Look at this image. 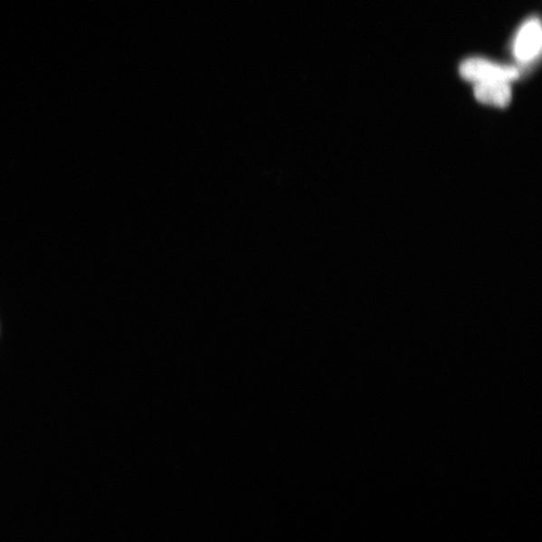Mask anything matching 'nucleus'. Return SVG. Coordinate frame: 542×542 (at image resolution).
Instances as JSON below:
<instances>
[{"mask_svg": "<svg viewBox=\"0 0 542 542\" xmlns=\"http://www.w3.org/2000/svg\"><path fill=\"white\" fill-rule=\"evenodd\" d=\"M474 96L484 105L508 107L512 99L510 82L501 81L480 82L474 86Z\"/></svg>", "mask_w": 542, "mask_h": 542, "instance_id": "7ed1b4c3", "label": "nucleus"}, {"mask_svg": "<svg viewBox=\"0 0 542 542\" xmlns=\"http://www.w3.org/2000/svg\"><path fill=\"white\" fill-rule=\"evenodd\" d=\"M459 72L464 80L474 84L495 81L511 82L520 77V70L517 67L505 66L481 58L465 60L461 64Z\"/></svg>", "mask_w": 542, "mask_h": 542, "instance_id": "f257e3e1", "label": "nucleus"}, {"mask_svg": "<svg viewBox=\"0 0 542 542\" xmlns=\"http://www.w3.org/2000/svg\"><path fill=\"white\" fill-rule=\"evenodd\" d=\"M542 45L541 24L531 17L520 26L513 42V54L521 62H529L539 56Z\"/></svg>", "mask_w": 542, "mask_h": 542, "instance_id": "f03ea898", "label": "nucleus"}]
</instances>
